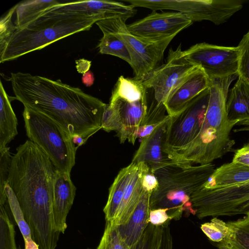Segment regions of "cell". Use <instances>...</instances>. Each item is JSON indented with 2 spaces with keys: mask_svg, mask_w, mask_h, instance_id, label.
I'll list each match as a JSON object with an SVG mask.
<instances>
[{
  "mask_svg": "<svg viewBox=\"0 0 249 249\" xmlns=\"http://www.w3.org/2000/svg\"><path fill=\"white\" fill-rule=\"evenodd\" d=\"M16 98L24 105L48 117L71 136L86 141L102 129L106 104L60 80L12 73L9 77Z\"/></svg>",
  "mask_w": 249,
  "mask_h": 249,
  "instance_id": "6da1fadb",
  "label": "cell"
},
{
  "mask_svg": "<svg viewBox=\"0 0 249 249\" xmlns=\"http://www.w3.org/2000/svg\"><path fill=\"white\" fill-rule=\"evenodd\" d=\"M56 169L45 153L30 140L12 156L7 182L28 224L34 241L41 249L55 245L60 233L55 227L53 210Z\"/></svg>",
  "mask_w": 249,
  "mask_h": 249,
  "instance_id": "7a4b0ae2",
  "label": "cell"
},
{
  "mask_svg": "<svg viewBox=\"0 0 249 249\" xmlns=\"http://www.w3.org/2000/svg\"><path fill=\"white\" fill-rule=\"evenodd\" d=\"M237 76L209 80L210 97L199 132L176 161L205 165L233 151L231 133L239 121L229 119L226 104L230 86Z\"/></svg>",
  "mask_w": 249,
  "mask_h": 249,
  "instance_id": "3957f363",
  "label": "cell"
},
{
  "mask_svg": "<svg viewBox=\"0 0 249 249\" xmlns=\"http://www.w3.org/2000/svg\"><path fill=\"white\" fill-rule=\"evenodd\" d=\"M215 169L213 163L193 165L174 161L156 170L154 173L158 185L150 196V210L167 209L171 220H179L183 214L195 215L191 196L203 186Z\"/></svg>",
  "mask_w": 249,
  "mask_h": 249,
  "instance_id": "277c9868",
  "label": "cell"
},
{
  "mask_svg": "<svg viewBox=\"0 0 249 249\" xmlns=\"http://www.w3.org/2000/svg\"><path fill=\"white\" fill-rule=\"evenodd\" d=\"M101 16L72 18L29 25L14 31L0 46V62L15 60L75 33L89 30L93 24L105 19Z\"/></svg>",
  "mask_w": 249,
  "mask_h": 249,
  "instance_id": "5b68a950",
  "label": "cell"
},
{
  "mask_svg": "<svg viewBox=\"0 0 249 249\" xmlns=\"http://www.w3.org/2000/svg\"><path fill=\"white\" fill-rule=\"evenodd\" d=\"M26 135L49 158L55 169L71 173L77 149L71 135L48 117L25 107L23 112Z\"/></svg>",
  "mask_w": 249,
  "mask_h": 249,
  "instance_id": "8992f818",
  "label": "cell"
},
{
  "mask_svg": "<svg viewBox=\"0 0 249 249\" xmlns=\"http://www.w3.org/2000/svg\"><path fill=\"white\" fill-rule=\"evenodd\" d=\"M126 19L114 17L95 23L103 33H110L121 40L126 47L131 60L134 79L142 80L162 61L166 48L174 37L156 42H147L132 35L127 29Z\"/></svg>",
  "mask_w": 249,
  "mask_h": 249,
  "instance_id": "52a82bcc",
  "label": "cell"
},
{
  "mask_svg": "<svg viewBox=\"0 0 249 249\" xmlns=\"http://www.w3.org/2000/svg\"><path fill=\"white\" fill-rule=\"evenodd\" d=\"M191 201L195 215L200 219L247 215L249 212V180L216 189L202 186L192 195Z\"/></svg>",
  "mask_w": 249,
  "mask_h": 249,
  "instance_id": "ba28073f",
  "label": "cell"
},
{
  "mask_svg": "<svg viewBox=\"0 0 249 249\" xmlns=\"http://www.w3.org/2000/svg\"><path fill=\"white\" fill-rule=\"evenodd\" d=\"M210 97L206 89L179 113L169 116L166 130L165 151L175 161L197 136L205 117Z\"/></svg>",
  "mask_w": 249,
  "mask_h": 249,
  "instance_id": "9c48e42d",
  "label": "cell"
},
{
  "mask_svg": "<svg viewBox=\"0 0 249 249\" xmlns=\"http://www.w3.org/2000/svg\"><path fill=\"white\" fill-rule=\"evenodd\" d=\"M176 51L182 60L200 67L209 80L238 75L237 46H221L204 42L196 44L183 51L179 46Z\"/></svg>",
  "mask_w": 249,
  "mask_h": 249,
  "instance_id": "30bf717a",
  "label": "cell"
},
{
  "mask_svg": "<svg viewBox=\"0 0 249 249\" xmlns=\"http://www.w3.org/2000/svg\"><path fill=\"white\" fill-rule=\"evenodd\" d=\"M136 12L132 5L115 1L83 0L59 3L45 10L28 25L97 16H103L106 18L122 17L127 20L134 17Z\"/></svg>",
  "mask_w": 249,
  "mask_h": 249,
  "instance_id": "8fae6325",
  "label": "cell"
},
{
  "mask_svg": "<svg viewBox=\"0 0 249 249\" xmlns=\"http://www.w3.org/2000/svg\"><path fill=\"white\" fill-rule=\"evenodd\" d=\"M193 23L187 16L179 12L153 11L144 18L126 26L132 35L144 41L156 42L175 37Z\"/></svg>",
  "mask_w": 249,
  "mask_h": 249,
  "instance_id": "7c38bea8",
  "label": "cell"
},
{
  "mask_svg": "<svg viewBox=\"0 0 249 249\" xmlns=\"http://www.w3.org/2000/svg\"><path fill=\"white\" fill-rule=\"evenodd\" d=\"M195 67L171 49L167 62L153 70L142 81L147 89L154 90V98L158 105L163 106L172 92Z\"/></svg>",
  "mask_w": 249,
  "mask_h": 249,
  "instance_id": "4fadbf2b",
  "label": "cell"
},
{
  "mask_svg": "<svg viewBox=\"0 0 249 249\" xmlns=\"http://www.w3.org/2000/svg\"><path fill=\"white\" fill-rule=\"evenodd\" d=\"M147 101V95L141 99L111 96L109 104L116 111L121 124V131L117 134L121 143L127 140L135 143L146 114Z\"/></svg>",
  "mask_w": 249,
  "mask_h": 249,
  "instance_id": "5bb4252c",
  "label": "cell"
},
{
  "mask_svg": "<svg viewBox=\"0 0 249 249\" xmlns=\"http://www.w3.org/2000/svg\"><path fill=\"white\" fill-rule=\"evenodd\" d=\"M169 118V117L160 124L150 135L141 140L140 146L131 162L144 163L154 172L174 161L165 151Z\"/></svg>",
  "mask_w": 249,
  "mask_h": 249,
  "instance_id": "9a60e30c",
  "label": "cell"
},
{
  "mask_svg": "<svg viewBox=\"0 0 249 249\" xmlns=\"http://www.w3.org/2000/svg\"><path fill=\"white\" fill-rule=\"evenodd\" d=\"M209 80L202 69L195 67L179 83L164 105L169 116L182 111L196 97L209 88Z\"/></svg>",
  "mask_w": 249,
  "mask_h": 249,
  "instance_id": "2e32d148",
  "label": "cell"
},
{
  "mask_svg": "<svg viewBox=\"0 0 249 249\" xmlns=\"http://www.w3.org/2000/svg\"><path fill=\"white\" fill-rule=\"evenodd\" d=\"M76 190L70 173L56 170L53 182V210L55 229L60 233H64L67 228V217L72 205Z\"/></svg>",
  "mask_w": 249,
  "mask_h": 249,
  "instance_id": "e0dca14e",
  "label": "cell"
},
{
  "mask_svg": "<svg viewBox=\"0 0 249 249\" xmlns=\"http://www.w3.org/2000/svg\"><path fill=\"white\" fill-rule=\"evenodd\" d=\"M151 192L143 188L139 203L127 222L117 226L121 236L130 248L141 238L149 224Z\"/></svg>",
  "mask_w": 249,
  "mask_h": 249,
  "instance_id": "ac0fdd59",
  "label": "cell"
},
{
  "mask_svg": "<svg viewBox=\"0 0 249 249\" xmlns=\"http://www.w3.org/2000/svg\"><path fill=\"white\" fill-rule=\"evenodd\" d=\"M148 167L144 163H136L115 217L111 222L113 224L116 226L124 225L129 220L140 200L143 189L142 177Z\"/></svg>",
  "mask_w": 249,
  "mask_h": 249,
  "instance_id": "d6986e66",
  "label": "cell"
},
{
  "mask_svg": "<svg viewBox=\"0 0 249 249\" xmlns=\"http://www.w3.org/2000/svg\"><path fill=\"white\" fill-rule=\"evenodd\" d=\"M248 180L249 167L231 161L215 168L202 187L206 189L219 188Z\"/></svg>",
  "mask_w": 249,
  "mask_h": 249,
  "instance_id": "ffe728a7",
  "label": "cell"
},
{
  "mask_svg": "<svg viewBox=\"0 0 249 249\" xmlns=\"http://www.w3.org/2000/svg\"><path fill=\"white\" fill-rule=\"evenodd\" d=\"M228 118L240 121L249 118V82L240 76L231 89L226 104Z\"/></svg>",
  "mask_w": 249,
  "mask_h": 249,
  "instance_id": "44dd1931",
  "label": "cell"
},
{
  "mask_svg": "<svg viewBox=\"0 0 249 249\" xmlns=\"http://www.w3.org/2000/svg\"><path fill=\"white\" fill-rule=\"evenodd\" d=\"M0 149L7 145L18 134V120L11 102L16 97H10L6 92L2 83L0 82Z\"/></svg>",
  "mask_w": 249,
  "mask_h": 249,
  "instance_id": "7402d4cb",
  "label": "cell"
},
{
  "mask_svg": "<svg viewBox=\"0 0 249 249\" xmlns=\"http://www.w3.org/2000/svg\"><path fill=\"white\" fill-rule=\"evenodd\" d=\"M136 166V163L131 162L127 166L122 169L110 187L107 200L103 209L107 222H111L113 221L122 201L126 186Z\"/></svg>",
  "mask_w": 249,
  "mask_h": 249,
  "instance_id": "603a6c76",
  "label": "cell"
},
{
  "mask_svg": "<svg viewBox=\"0 0 249 249\" xmlns=\"http://www.w3.org/2000/svg\"><path fill=\"white\" fill-rule=\"evenodd\" d=\"M170 221L159 226L149 223L141 238L130 249H173Z\"/></svg>",
  "mask_w": 249,
  "mask_h": 249,
  "instance_id": "cb8c5ba5",
  "label": "cell"
},
{
  "mask_svg": "<svg viewBox=\"0 0 249 249\" xmlns=\"http://www.w3.org/2000/svg\"><path fill=\"white\" fill-rule=\"evenodd\" d=\"M59 3L55 0H30L18 3L16 5V27L18 29L25 28L45 10Z\"/></svg>",
  "mask_w": 249,
  "mask_h": 249,
  "instance_id": "d4e9b609",
  "label": "cell"
},
{
  "mask_svg": "<svg viewBox=\"0 0 249 249\" xmlns=\"http://www.w3.org/2000/svg\"><path fill=\"white\" fill-rule=\"evenodd\" d=\"M5 191L7 203L23 236L25 244L24 249H39L33 238L31 229L25 219L16 195L8 183L5 185Z\"/></svg>",
  "mask_w": 249,
  "mask_h": 249,
  "instance_id": "484cf974",
  "label": "cell"
},
{
  "mask_svg": "<svg viewBox=\"0 0 249 249\" xmlns=\"http://www.w3.org/2000/svg\"><path fill=\"white\" fill-rule=\"evenodd\" d=\"M103 36L98 45L99 53L117 56L130 65L131 64L129 53L124 43L114 35L103 33Z\"/></svg>",
  "mask_w": 249,
  "mask_h": 249,
  "instance_id": "4316f807",
  "label": "cell"
},
{
  "mask_svg": "<svg viewBox=\"0 0 249 249\" xmlns=\"http://www.w3.org/2000/svg\"><path fill=\"white\" fill-rule=\"evenodd\" d=\"M227 223L230 228V232L225 241H231L244 249H249V214L242 218Z\"/></svg>",
  "mask_w": 249,
  "mask_h": 249,
  "instance_id": "83f0119b",
  "label": "cell"
},
{
  "mask_svg": "<svg viewBox=\"0 0 249 249\" xmlns=\"http://www.w3.org/2000/svg\"><path fill=\"white\" fill-rule=\"evenodd\" d=\"M5 203L0 205V249H18L15 231L5 208Z\"/></svg>",
  "mask_w": 249,
  "mask_h": 249,
  "instance_id": "f1b7e54d",
  "label": "cell"
},
{
  "mask_svg": "<svg viewBox=\"0 0 249 249\" xmlns=\"http://www.w3.org/2000/svg\"><path fill=\"white\" fill-rule=\"evenodd\" d=\"M200 229L208 239L217 243L224 241L230 235V228L227 222L215 217L202 224Z\"/></svg>",
  "mask_w": 249,
  "mask_h": 249,
  "instance_id": "f546056e",
  "label": "cell"
},
{
  "mask_svg": "<svg viewBox=\"0 0 249 249\" xmlns=\"http://www.w3.org/2000/svg\"><path fill=\"white\" fill-rule=\"evenodd\" d=\"M122 238L117 226L107 222L106 228L96 249H130Z\"/></svg>",
  "mask_w": 249,
  "mask_h": 249,
  "instance_id": "4dcf8cb0",
  "label": "cell"
},
{
  "mask_svg": "<svg viewBox=\"0 0 249 249\" xmlns=\"http://www.w3.org/2000/svg\"><path fill=\"white\" fill-rule=\"evenodd\" d=\"M9 150L7 146L0 149V205H4L7 199L5 187L12 157Z\"/></svg>",
  "mask_w": 249,
  "mask_h": 249,
  "instance_id": "1f68e13d",
  "label": "cell"
},
{
  "mask_svg": "<svg viewBox=\"0 0 249 249\" xmlns=\"http://www.w3.org/2000/svg\"><path fill=\"white\" fill-rule=\"evenodd\" d=\"M239 50L238 76L249 82V30L237 46Z\"/></svg>",
  "mask_w": 249,
  "mask_h": 249,
  "instance_id": "d6a6232c",
  "label": "cell"
},
{
  "mask_svg": "<svg viewBox=\"0 0 249 249\" xmlns=\"http://www.w3.org/2000/svg\"><path fill=\"white\" fill-rule=\"evenodd\" d=\"M102 129L108 132L115 131L117 134L121 129V124L119 116L114 108L109 104L106 105L103 113Z\"/></svg>",
  "mask_w": 249,
  "mask_h": 249,
  "instance_id": "836d02e7",
  "label": "cell"
},
{
  "mask_svg": "<svg viewBox=\"0 0 249 249\" xmlns=\"http://www.w3.org/2000/svg\"><path fill=\"white\" fill-rule=\"evenodd\" d=\"M16 11V5L0 18V46L2 45L14 31L16 26L12 23V18Z\"/></svg>",
  "mask_w": 249,
  "mask_h": 249,
  "instance_id": "e575fe53",
  "label": "cell"
},
{
  "mask_svg": "<svg viewBox=\"0 0 249 249\" xmlns=\"http://www.w3.org/2000/svg\"><path fill=\"white\" fill-rule=\"evenodd\" d=\"M171 220L165 209L150 210L149 213V223L156 226H161Z\"/></svg>",
  "mask_w": 249,
  "mask_h": 249,
  "instance_id": "d590c367",
  "label": "cell"
},
{
  "mask_svg": "<svg viewBox=\"0 0 249 249\" xmlns=\"http://www.w3.org/2000/svg\"><path fill=\"white\" fill-rule=\"evenodd\" d=\"M232 162L239 163L249 167V141L243 146L234 151Z\"/></svg>",
  "mask_w": 249,
  "mask_h": 249,
  "instance_id": "8d00e7d4",
  "label": "cell"
},
{
  "mask_svg": "<svg viewBox=\"0 0 249 249\" xmlns=\"http://www.w3.org/2000/svg\"><path fill=\"white\" fill-rule=\"evenodd\" d=\"M142 184L143 188L152 193L158 185L157 178L153 172L149 167L145 171L142 177Z\"/></svg>",
  "mask_w": 249,
  "mask_h": 249,
  "instance_id": "74e56055",
  "label": "cell"
},
{
  "mask_svg": "<svg viewBox=\"0 0 249 249\" xmlns=\"http://www.w3.org/2000/svg\"><path fill=\"white\" fill-rule=\"evenodd\" d=\"M161 123L141 126L138 130L137 138H141L142 139L148 136Z\"/></svg>",
  "mask_w": 249,
  "mask_h": 249,
  "instance_id": "f35d334b",
  "label": "cell"
},
{
  "mask_svg": "<svg viewBox=\"0 0 249 249\" xmlns=\"http://www.w3.org/2000/svg\"><path fill=\"white\" fill-rule=\"evenodd\" d=\"M76 64L77 71L79 73L84 74L89 71L91 61L84 59H80L76 61Z\"/></svg>",
  "mask_w": 249,
  "mask_h": 249,
  "instance_id": "ab89813d",
  "label": "cell"
},
{
  "mask_svg": "<svg viewBox=\"0 0 249 249\" xmlns=\"http://www.w3.org/2000/svg\"><path fill=\"white\" fill-rule=\"evenodd\" d=\"M94 77L93 73L89 71L86 73L83 74L82 77V83L87 87H90L94 83Z\"/></svg>",
  "mask_w": 249,
  "mask_h": 249,
  "instance_id": "60d3db41",
  "label": "cell"
},
{
  "mask_svg": "<svg viewBox=\"0 0 249 249\" xmlns=\"http://www.w3.org/2000/svg\"><path fill=\"white\" fill-rule=\"evenodd\" d=\"M72 142L77 149L79 146H82L87 141L79 135L71 136Z\"/></svg>",
  "mask_w": 249,
  "mask_h": 249,
  "instance_id": "b9f144b4",
  "label": "cell"
},
{
  "mask_svg": "<svg viewBox=\"0 0 249 249\" xmlns=\"http://www.w3.org/2000/svg\"><path fill=\"white\" fill-rule=\"evenodd\" d=\"M216 247L218 249H235L230 243L227 241L217 243Z\"/></svg>",
  "mask_w": 249,
  "mask_h": 249,
  "instance_id": "7bdbcfd3",
  "label": "cell"
},
{
  "mask_svg": "<svg viewBox=\"0 0 249 249\" xmlns=\"http://www.w3.org/2000/svg\"><path fill=\"white\" fill-rule=\"evenodd\" d=\"M18 249H21L20 248H19Z\"/></svg>",
  "mask_w": 249,
  "mask_h": 249,
  "instance_id": "ee69618b",
  "label": "cell"
},
{
  "mask_svg": "<svg viewBox=\"0 0 249 249\" xmlns=\"http://www.w3.org/2000/svg\"><path fill=\"white\" fill-rule=\"evenodd\" d=\"M248 213L249 214V213Z\"/></svg>",
  "mask_w": 249,
  "mask_h": 249,
  "instance_id": "f6af8a7d",
  "label": "cell"
}]
</instances>
